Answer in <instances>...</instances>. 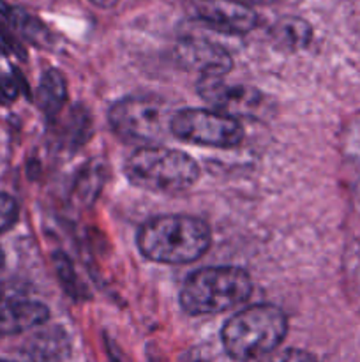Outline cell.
Here are the masks:
<instances>
[{
    "instance_id": "13",
    "label": "cell",
    "mask_w": 360,
    "mask_h": 362,
    "mask_svg": "<svg viewBox=\"0 0 360 362\" xmlns=\"http://www.w3.org/2000/svg\"><path fill=\"white\" fill-rule=\"evenodd\" d=\"M0 13L7 18V21H9L23 37H27L28 41L34 42V45L46 46L52 41V34H49L48 28H46L37 18L28 14L27 11L20 9V7L9 6V4L0 2Z\"/></svg>"
},
{
    "instance_id": "17",
    "label": "cell",
    "mask_w": 360,
    "mask_h": 362,
    "mask_svg": "<svg viewBox=\"0 0 360 362\" xmlns=\"http://www.w3.org/2000/svg\"><path fill=\"white\" fill-rule=\"evenodd\" d=\"M88 2H92L94 6L101 7V9H112V7L116 6V2L119 0H88Z\"/></svg>"
},
{
    "instance_id": "1",
    "label": "cell",
    "mask_w": 360,
    "mask_h": 362,
    "mask_svg": "<svg viewBox=\"0 0 360 362\" xmlns=\"http://www.w3.org/2000/svg\"><path fill=\"white\" fill-rule=\"evenodd\" d=\"M136 244L145 258L157 264H191L210 247V228L194 216H157L141 226Z\"/></svg>"
},
{
    "instance_id": "14",
    "label": "cell",
    "mask_w": 360,
    "mask_h": 362,
    "mask_svg": "<svg viewBox=\"0 0 360 362\" xmlns=\"http://www.w3.org/2000/svg\"><path fill=\"white\" fill-rule=\"evenodd\" d=\"M39 105L42 106L46 113H55L62 108L67 98V88L64 76L59 71L52 69L42 76L39 85Z\"/></svg>"
},
{
    "instance_id": "6",
    "label": "cell",
    "mask_w": 360,
    "mask_h": 362,
    "mask_svg": "<svg viewBox=\"0 0 360 362\" xmlns=\"http://www.w3.org/2000/svg\"><path fill=\"white\" fill-rule=\"evenodd\" d=\"M169 133L187 144L215 148H233L244 140V127L239 120L203 108H186L173 113Z\"/></svg>"
},
{
    "instance_id": "10",
    "label": "cell",
    "mask_w": 360,
    "mask_h": 362,
    "mask_svg": "<svg viewBox=\"0 0 360 362\" xmlns=\"http://www.w3.org/2000/svg\"><path fill=\"white\" fill-rule=\"evenodd\" d=\"M49 310L35 300H9L0 304V338L27 332L46 324Z\"/></svg>"
},
{
    "instance_id": "8",
    "label": "cell",
    "mask_w": 360,
    "mask_h": 362,
    "mask_svg": "<svg viewBox=\"0 0 360 362\" xmlns=\"http://www.w3.org/2000/svg\"><path fill=\"white\" fill-rule=\"evenodd\" d=\"M196 16L226 34H247L258 25V16L239 0H196Z\"/></svg>"
},
{
    "instance_id": "16",
    "label": "cell",
    "mask_w": 360,
    "mask_h": 362,
    "mask_svg": "<svg viewBox=\"0 0 360 362\" xmlns=\"http://www.w3.org/2000/svg\"><path fill=\"white\" fill-rule=\"evenodd\" d=\"M260 362H318L313 354L300 349H286L279 352L268 354L267 357L260 359Z\"/></svg>"
},
{
    "instance_id": "11",
    "label": "cell",
    "mask_w": 360,
    "mask_h": 362,
    "mask_svg": "<svg viewBox=\"0 0 360 362\" xmlns=\"http://www.w3.org/2000/svg\"><path fill=\"white\" fill-rule=\"evenodd\" d=\"M69 352V339L60 327L46 329L28 343L27 356L34 362H59Z\"/></svg>"
},
{
    "instance_id": "5",
    "label": "cell",
    "mask_w": 360,
    "mask_h": 362,
    "mask_svg": "<svg viewBox=\"0 0 360 362\" xmlns=\"http://www.w3.org/2000/svg\"><path fill=\"white\" fill-rule=\"evenodd\" d=\"M173 113L162 101L152 98H124L108 110V120L115 134L127 141L161 140L169 133ZM172 134V133H169Z\"/></svg>"
},
{
    "instance_id": "9",
    "label": "cell",
    "mask_w": 360,
    "mask_h": 362,
    "mask_svg": "<svg viewBox=\"0 0 360 362\" xmlns=\"http://www.w3.org/2000/svg\"><path fill=\"white\" fill-rule=\"evenodd\" d=\"M176 57L180 64L203 76H222L232 69V57L221 46L203 39H184L179 42Z\"/></svg>"
},
{
    "instance_id": "12",
    "label": "cell",
    "mask_w": 360,
    "mask_h": 362,
    "mask_svg": "<svg viewBox=\"0 0 360 362\" xmlns=\"http://www.w3.org/2000/svg\"><path fill=\"white\" fill-rule=\"evenodd\" d=\"M270 37L275 45L288 52L306 48L313 37V28L302 18L286 16L275 21L270 28Z\"/></svg>"
},
{
    "instance_id": "4",
    "label": "cell",
    "mask_w": 360,
    "mask_h": 362,
    "mask_svg": "<svg viewBox=\"0 0 360 362\" xmlns=\"http://www.w3.org/2000/svg\"><path fill=\"white\" fill-rule=\"evenodd\" d=\"M253 292L249 272L240 267H207L193 272L180 290V304L194 317L219 315L246 303Z\"/></svg>"
},
{
    "instance_id": "3",
    "label": "cell",
    "mask_w": 360,
    "mask_h": 362,
    "mask_svg": "<svg viewBox=\"0 0 360 362\" xmlns=\"http://www.w3.org/2000/svg\"><path fill=\"white\" fill-rule=\"evenodd\" d=\"M124 172L133 186L162 194L184 193L200 179V166L191 156L155 145L134 151L127 158Z\"/></svg>"
},
{
    "instance_id": "15",
    "label": "cell",
    "mask_w": 360,
    "mask_h": 362,
    "mask_svg": "<svg viewBox=\"0 0 360 362\" xmlns=\"http://www.w3.org/2000/svg\"><path fill=\"white\" fill-rule=\"evenodd\" d=\"M18 214H20V209H18L16 200L9 194L0 193V233L13 228L14 223L18 221Z\"/></svg>"
},
{
    "instance_id": "19",
    "label": "cell",
    "mask_w": 360,
    "mask_h": 362,
    "mask_svg": "<svg viewBox=\"0 0 360 362\" xmlns=\"http://www.w3.org/2000/svg\"><path fill=\"white\" fill-rule=\"evenodd\" d=\"M4 262H6V258H4V251L0 250V271L4 269Z\"/></svg>"
},
{
    "instance_id": "2",
    "label": "cell",
    "mask_w": 360,
    "mask_h": 362,
    "mask_svg": "<svg viewBox=\"0 0 360 362\" xmlns=\"http://www.w3.org/2000/svg\"><path fill=\"white\" fill-rule=\"evenodd\" d=\"M288 332V318L274 304H253L236 311L221 331L222 346L233 361L251 362L275 352Z\"/></svg>"
},
{
    "instance_id": "18",
    "label": "cell",
    "mask_w": 360,
    "mask_h": 362,
    "mask_svg": "<svg viewBox=\"0 0 360 362\" xmlns=\"http://www.w3.org/2000/svg\"><path fill=\"white\" fill-rule=\"evenodd\" d=\"M240 2V0H239ZM246 2H256V4H268V2H274V0H246Z\"/></svg>"
},
{
    "instance_id": "7",
    "label": "cell",
    "mask_w": 360,
    "mask_h": 362,
    "mask_svg": "<svg viewBox=\"0 0 360 362\" xmlns=\"http://www.w3.org/2000/svg\"><path fill=\"white\" fill-rule=\"evenodd\" d=\"M201 98L214 106L215 112L233 117H258L265 110V95L246 85H232L222 76H203L198 83Z\"/></svg>"
},
{
    "instance_id": "20",
    "label": "cell",
    "mask_w": 360,
    "mask_h": 362,
    "mask_svg": "<svg viewBox=\"0 0 360 362\" xmlns=\"http://www.w3.org/2000/svg\"><path fill=\"white\" fill-rule=\"evenodd\" d=\"M0 362H11V361H2V359H0Z\"/></svg>"
}]
</instances>
